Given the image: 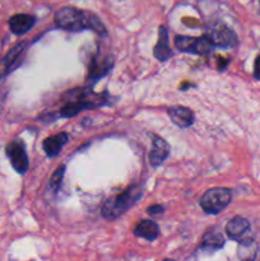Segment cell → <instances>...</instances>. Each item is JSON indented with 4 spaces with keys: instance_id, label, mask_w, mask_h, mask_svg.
Here are the masks:
<instances>
[{
    "instance_id": "obj_13",
    "label": "cell",
    "mask_w": 260,
    "mask_h": 261,
    "mask_svg": "<svg viewBox=\"0 0 260 261\" xmlns=\"http://www.w3.org/2000/svg\"><path fill=\"white\" fill-rule=\"evenodd\" d=\"M134 234L140 239H144L147 241H154L160 234V228H158L157 223L149 219H144V221L139 222L138 226L135 227Z\"/></svg>"
},
{
    "instance_id": "obj_18",
    "label": "cell",
    "mask_w": 260,
    "mask_h": 261,
    "mask_svg": "<svg viewBox=\"0 0 260 261\" xmlns=\"http://www.w3.org/2000/svg\"><path fill=\"white\" fill-rule=\"evenodd\" d=\"M64 172H65V166H60L59 168H56L55 172L53 173L50 178V184H48V188L51 189V191L56 193V191L60 189L61 181H63Z\"/></svg>"
},
{
    "instance_id": "obj_7",
    "label": "cell",
    "mask_w": 260,
    "mask_h": 261,
    "mask_svg": "<svg viewBox=\"0 0 260 261\" xmlns=\"http://www.w3.org/2000/svg\"><path fill=\"white\" fill-rule=\"evenodd\" d=\"M170 154V145L162 138L153 135L152 150L149 153V163L153 167H158L165 162L166 158Z\"/></svg>"
},
{
    "instance_id": "obj_10",
    "label": "cell",
    "mask_w": 260,
    "mask_h": 261,
    "mask_svg": "<svg viewBox=\"0 0 260 261\" xmlns=\"http://www.w3.org/2000/svg\"><path fill=\"white\" fill-rule=\"evenodd\" d=\"M154 58L158 61H166L172 56V50L170 48L168 45V33L166 27L161 25L160 30H158V42L154 46Z\"/></svg>"
},
{
    "instance_id": "obj_9",
    "label": "cell",
    "mask_w": 260,
    "mask_h": 261,
    "mask_svg": "<svg viewBox=\"0 0 260 261\" xmlns=\"http://www.w3.org/2000/svg\"><path fill=\"white\" fill-rule=\"evenodd\" d=\"M168 116L178 127H189L194 122V112L184 106H172L168 109Z\"/></svg>"
},
{
    "instance_id": "obj_5",
    "label": "cell",
    "mask_w": 260,
    "mask_h": 261,
    "mask_svg": "<svg viewBox=\"0 0 260 261\" xmlns=\"http://www.w3.org/2000/svg\"><path fill=\"white\" fill-rule=\"evenodd\" d=\"M208 37L211 38L212 42L216 47L222 48H232L237 45L239 40L233 31L227 27L223 23H214L208 30Z\"/></svg>"
},
{
    "instance_id": "obj_17",
    "label": "cell",
    "mask_w": 260,
    "mask_h": 261,
    "mask_svg": "<svg viewBox=\"0 0 260 261\" xmlns=\"http://www.w3.org/2000/svg\"><path fill=\"white\" fill-rule=\"evenodd\" d=\"M25 46H27L25 43H19V45L15 46L14 48H12V50L8 53V55L5 56L4 60H3V63H4V68H5V71H7V73H9L10 70H13V69H14L15 66L20 63L23 53H24Z\"/></svg>"
},
{
    "instance_id": "obj_14",
    "label": "cell",
    "mask_w": 260,
    "mask_h": 261,
    "mask_svg": "<svg viewBox=\"0 0 260 261\" xmlns=\"http://www.w3.org/2000/svg\"><path fill=\"white\" fill-rule=\"evenodd\" d=\"M224 245V239L222 233H219L216 229H209L205 232L201 239L200 247L205 251H217V250L222 249Z\"/></svg>"
},
{
    "instance_id": "obj_16",
    "label": "cell",
    "mask_w": 260,
    "mask_h": 261,
    "mask_svg": "<svg viewBox=\"0 0 260 261\" xmlns=\"http://www.w3.org/2000/svg\"><path fill=\"white\" fill-rule=\"evenodd\" d=\"M239 249H237V255H239L241 261H254L257 254V245L251 237H245L244 240L239 241Z\"/></svg>"
},
{
    "instance_id": "obj_21",
    "label": "cell",
    "mask_w": 260,
    "mask_h": 261,
    "mask_svg": "<svg viewBox=\"0 0 260 261\" xmlns=\"http://www.w3.org/2000/svg\"><path fill=\"white\" fill-rule=\"evenodd\" d=\"M5 74H7V71H5L4 63H3V61H0V76H2V75H5Z\"/></svg>"
},
{
    "instance_id": "obj_3",
    "label": "cell",
    "mask_w": 260,
    "mask_h": 261,
    "mask_svg": "<svg viewBox=\"0 0 260 261\" xmlns=\"http://www.w3.org/2000/svg\"><path fill=\"white\" fill-rule=\"evenodd\" d=\"M232 194L227 188H213L205 191L200 199V206L205 213L218 214L231 203Z\"/></svg>"
},
{
    "instance_id": "obj_2",
    "label": "cell",
    "mask_w": 260,
    "mask_h": 261,
    "mask_svg": "<svg viewBox=\"0 0 260 261\" xmlns=\"http://www.w3.org/2000/svg\"><path fill=\"white\" fill-rule=\"evenodd\" d=\"M143 195V189L140 185H132L122 194L107 199L101 209L102 217L107 221H114L126 213Z\"/></svg>"
},
{
    "instance_id": "obj_19",
    "label": "cell",
    "mask_w": 260,
    "mask_h": 261,
    "mask_svg": "<svg viewBox=\"0 0 260 261\" xmlns=\"http://www.w3.org/2000/svg\"><path fill=\"white\" fill-rule=\"evenodd\" d=\"M163 211H165V208H163L162 205H160V204L150 205V206H148V209H147L148 214H150V216H158V214L163 213Z\"/></svg>"
},
{
    "instance_id": "obj_22",
    "label": "cell",
    "mask_w": 260,
    "mask_h": 261,
    "mask_svg": "<svg viewBox=\"0 0 260 261\" xmlns=\"http://www.w3.org/2000/svg\"><path fill=\"white\" fill-rule=\"evenodd\" d=\"M163 261H173V260H163Z\"/></svg>"
},
{
    "instance_id": "obj_20",
    "label": "cell",
    "mask_w": 260,
    "mask_h": 261,
    "mask_svg": "<svg viewBox=\"0 0 260 261\" xmlns=\"http://www.w3.org/2000/svg\"><path fill=\"white\" fill-rule=\"evenodd\" d=\"M254 76L255 79L260 81V55L255 59V64H254Z\"/></svg>"
},
{
    "instance_id": "obj_12",
    "label": "cell",
    "mask_w": 260,
    "mask_h": 261,
    "mask_svg": "<svg viewBox=\"0 0 260 261\" xmlns=\"http://www.w3.org/2000/svg\"><path fill=\"white\" fill-rule=\"evenodd\" d=\"M69 137L66 133H59V134L48 137L43 140V150L48 157H55L60 153L61 148L66 144Z\"/></svg>"
},
{
    "instance_id": "obj_8",
    "label": "cell",
    "mask_w": 260,
    "mask_h": 261,
    "mask_svg": "<svg viewBox=\"0 0 260 261\" xmlns=\"http://www.w3.org/2000/svg\"><path fill=\"white\" fill-rule=\"evenodd\" d=\"M250 229V222L244 217H233L231 221L227 223L226 232L228 237L235 241H241L245 239V234L249 232Z\"/></svg>"
},
{
    "instance_id": "obj_15",
    "label": "cell",
    "mask_w": 260,
    "mask_h": 261,
    "mask_svg": "<svg viewBox=\"0 0 260 261\" xmlns=\"http://www.w3.org/2000/svg\"><path fill=\"white\" fill-rule=\"evenodd\" d=\"M112 65H114V60H112L111 56H107V58L103 59H96V60H93V63H92L88 76L92 81H97V79L106 75V74L111 70Z\"/></svg>"
},
{
    "instance_id": "obj_11",
    "label": "cell",
    "mask_w": 260,
    "mask_h": 261,
    "mask_svg": "<svg viewBox=\"0 0 260 261\" xmlns=\"http://www.w3.org/2000/svg\"><path fill=\"white\" fill-rule=\"evenodd\" d=\"M36 17L30 14H15L9 19V27L15 35H23L35 25Z\"/></svg>"
},
{
    "instance_id": "obj_6",
    "label": "cell",
    "mask_w": 260,
    "mask_h": 261,
    "mask_svg": "<svg viewBox=\"0 0 260 261\" xmlns=\"http://www.w3.org/2000/svg\"><path fill=\"white\" fill-rule=\"evenodd\" d=\"M7 155L9 157L10 162H12L13 168L18 173H24L28 170L30 162H28L24 145L20 140H14V142L9 143L7 145Z\"/></svg>"
},
{
    "instance_id": "obj_4",
    "label": "cell",
    "mask_w": 260,
    "mask_h": 261,
    "mask_svg": "<svg viewBox=\"0 0 260 261\" xmlns=\"http://www.w3.org/2000/svg\"><path fill=\"white\" fill-rule=\"evenodd\" d=\"M175 46L181 53L195 54V55H206V54H211L216 47L208 35H204L201 37L176 36Z\"/></svg>"
},
{
    "instance_id": "obj_1",
    "label": "cell",
    "mask_w": 260,
    "mask_h": 261,
    "mask_svg": "<svg viewBox=\"0 0 260 261\" xmlns=\"http://www.w3.org/2000/svg\"><path fill=\"white\" fill-rule=\"evenodd\" d=\"M55 23L58 27L73 32L92 30L102 36L107 33L103 23L96 14L73 7H64L59 9L55 14Z\"/></svg>"
}]
</instances>
